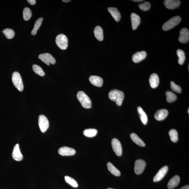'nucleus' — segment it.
Here are the masks:
<instances>
[{
    "label": "nucleus",
    "mask_w": 189,
    "mask_h": 189,
    "mask_svg": "<svg viewBox=\"0 0 189 189\" xmlns=\"http://www.w3.org/2000/svg\"><path fill=\"white\" fill-rule=\"evenodd\" d=\"M109 97L111 100L115 102L118 106H121L124 99V95L121 91L114 89L109 92Z\"/></svg>",
    "instance_id": "obj_1"
},
{
    "label": "nucleus",
    "mask_w": 189,
    "mask_h": 189,
    "mask_svg": "<svg viewBox=\"0 0 189 189\" xmlns=\"http://www.w3.org/2000/svg\"><path fill=\"white\" fill-rule=\"evenodd\" d=\"M77 97L82 106L85 109L92 108V102L88 95L82 91H79L77 94Z\"/></svg>",
    "instance_id": "obj_2"
},
{
    "label": "nucleus",
    "mask_w": 189,
    "mask_h": 189,
    "mask_svg": "<svg viewBox=\"0 0 189 189\" xmlns=\"http://www.w3.org/2000/svg\"><path fill=\"white\" fill-rule=\"evenodd\" d=\"M181 19L179 16L172 17L163 24L162 26L163 30L167 31L173 28L180 22Z\"/></svg>",
    "instance_id": "obj_3"
},
{
    "label": "nucleus",
    "mask_w": 189,
    "mask_h": 189,
    "mask_svg": "<svg viewBox=\"0 0 189 189\" xmlns=\"http://www.w3.org/2000/svg\"><path fill=\"white\" fill-rule=\"evenodd\" d=\"M12 81L14 86L20 92L23 91V85L21 75L18 72H15L12 74Z\"/></svg>",
    "instance_id": "obj_4"
},
{
    "label": "nucleus",
    "mask_w": 189,
    "mask_h": 189,
    "mask_svg": "<svg viewBox=\"0 0 189 189\" xmlns=\"http://www.w3.org/2000/svg\"><path fill=\"white\" fill-rule=\"evenodd\" d=\"M55 43L62 50H65L68 46V39L63 34H60L56 38Z\"/></svg>",
    "instance_id": "obj_5"
},
{
    "label": "nucleus",
    "mask_w": 189,
    "mask_h": 189,
    "mask_svg": "<svg viewBox=\"0 0 189 189\" xmlns=\"http://www.w3.org/2000/svg\"><path fill=\"white\" fill-rule=\"evenodd\" d=\"M38 123L40 129L42 132L46 131L49 128V122L47 118L44 115L41 114L39 116Z\"/></svg>",
    "instance_id": "obj_6"
},
{
    "label": "nucleus",
    "mask_w": 189,
    "mask_h": 189,
    "mask_svg": "<svg viewBox=\"0 0 189 189\" xmlns=\"http://www.w3.org/2000/svg\"><path fill=\"white\" fill-rule=\"evenodd\" d=\"M39 58L42 61L47 65H50V63L52 65L55 64L56 60L51 54L48 53H45L40 54Z\"/></svg>",
    "instance_id": "obj_7"
},
{
    "label": "nucleus",
    "mask_w": 189,
    "mask_h": 189,
    "mask_svg": "<svg viewBox=\"0 0 189 189\" xmlns=\"http://www.w3.org/2000/svg\"><path fill=\"white\" fill-rule=\"evenodd\" d=\"M112 145L114 151L118 156H121L122 154V148L120 142L114 138L112 139Z\"/></svg>",
    "instance_id": "obj_8"
},
{
    "label": "nucleus",
    "mask_w": 189,
    "mask_h": 189,
    "mask_svg": "<svg viewBox=\"0 0 189 189\" xmlns=\"http://www.w3.org/2000/svg\"><path fill=\"white\" fill-rule=\"evenodd\" d=\"M146 166V163L142 159L137 160L134 164V172L138 175L141 174L144 171Z\"/></svg>",
    "instance_id": "obj_9"
},
{
    "label": "nucleus",
    "mask_w": 189,
    "mask_h": 189,
    "mask_svg": "<svg viewBox=\"0 0 189 189\" xmlns=\"http://www.w3.org/2000/svg\"><path fill=\"white\" fill-rule=\"evenodd\" d=\"M189 41V31L188 29L184 28L181 29L180 32L179 41L180 43H186Z\"/></svg>",
    "instance_id": "obj_10"
},
{
    "label": "nucleus",
    "mask_w": 189,
    "mask_h": 189,
    "mask_svg": "<svg viewBox=\"0 0 189 189\" xmlns=\"http://www.w3.org/2000/svg\"><path fill=\"white\" fill-rule=\"evenodd\" d=\"M59 153L63 156H70L76 153V151L74 148L67 146L61 147L58 151Z\"/></svg>",
    "instance_id": "obj_11"
},
{
    "label": "nucleus",
    "mask_w": 189,
    "mask_h": 189,
    "mask_svg": "<svg viewBox=\"0 0 189 189\" xmlns=\"http://www.w3.org/2000/svg\"><path fill=\"white\" fill-rule=\"evenodd\" d=\"M168 167L165 166L162 168L154 177L153 180L155 182L161 181L166 175L168 171Z\"/></svg>",
    "instance_id": "obj_12"
},
{
    "label": "nucleus",
    "mask_w": 189,
    "mask_h": 189,
    "mask_svg": "<svg viewBox=\"0 0 189 189\" xmlns=\"http://www.w3.org/2000/svg\"><path fill=\"white\" fill-rule=\"evenodd\" d=\"M179 0H165L164 4L166 8L168 9L173 10L179 7L180 4Z\"/></svg>",
    "instance_id": "obj_13"
},
{
    "label": "nucleus",
    "mask_w": 189,
    "mask_h": 189,
    "mask_svg": "<svg viewBox=\"0 0 189 189\" xmlns=\"http://www.w3.org/2000/svg\"><path fill=\"white\" fill-rule=\"evenodd\" d=\"M146 53L145 51L138 52H136L132 56V60L135 63H139V62L144 59L146 57Z\"/></svg>",
    "instance_id": "obj_14"
},
{
    "label": "nucleus",
    "mask_w": 189,
    "mask_h": 189,
    "mask_svg": "<svg viewBox=\"0 0 189 189\" xmlns=\"http://www.w3.org/2000/svg\"><path fill=\"white\" fill-rule=\"evenodd\" d=\"M131 19L132 30H135L140 23L141 18L137 14L132 13L131 15Z\"/></svg>",
    "instance_id": "obj_15"
},
{
    "label": "nucleus",
    "mask_w": 189,
    "mask_h": 189,
    "mask_svg": "<svg viewBox=\"0 0 189 189\" xmlns=\"http://www.w3.org/2000/svg\"><path fill=\"white\" fill-rule=\"evenodd\" d=\"M12 157L15 160L21 161L22 160L23 156L19 149V145L17 144L14 146L12 154Z\"/></svg>",
    "instance_id": "obj_16"
},
{
    "label": "nucleus",
    "mask_w": 189,
    "mask_h": 189,
    "mask_svg": "<svg viewBox=\"0 0 189 189\" xmlns=\"http://www.w3.org/2000/svg\"><path fill=\"white\" fill-rule=\"evenodd\" d=\"M168 112L166 109H161L156 112L154 115V117L158 121L163 120L168 116Z\"/></svg>",
    "instance_id": "obj_17"
},
{
    "label": "nucleus",
    "mask_w": 189,
    "mask_h": 189,
    "mask_svg": "<svg viewBox=\"0 0 189 189\" xmlns=\"http://www.w3.org/2000/svg\"><path fill=\"white\" fill-rule=\"evenodd\" d=\"M90 80L91 84L97 87H101L103 84V79L99 76L92 75L89 78Z\"/></svg>",
    "instance_id": "obj_18"
},
{
    "label": "nucleus",
    "mask_w": 189,
    "mask_h": 189,
    "mask_svg": "<svg viewBox=\"0 0 189 189\" xmlns=\"http://www.w3.org/2000/svg\"><path fill=\"white\" fill-rule=\"evenodd\" d=\"M149 82L152 88H157L159 83V79L157 74L156 73L152 74L150 77Z\"/></svg>",
    "instance_id": "obj_19"
},
{
    "label": "nucleus",
    "mask_w": 189,
    "mask_h": 189,
    "mask_svg": "<svg viewBox=\"0 0 189 189\" xmlns=\"http://www.w3.org/2000/svg\"><path fill=\"white\" fill-rule=\"evenodd\" d=\"M180 181V178L178 175L173 177L169 181L168 185L169 189H173L175 188L179 185Z\"/></svg>",
    "instance_id": "obj_20"
},
{
    "label": "nucleus",
    "mask_w": 189,
    "mask_h": 189,
    "mask_svg": "<svg viewBox=\"0 0 189 189\" xmlns=\"http://www.w3.org/2000/svg\"><path fill=\"white\" fill-rule=\"evenodd\" d=\"M108 10L116 21H119L121 19V14L117 8H109Z\"/></svg>",
    "instance_id": "obj_21"
},
{
    "label": "nucleus",
    "mask_w": 189,
    "mask_h": 189,
    "mask_svg": "<svg viewBox=\"0 0 189 189\" xmlns=\"http://www.w3.org/2000/svg\"><path fill=\"white\" fill-rule=\"evenodd\" d=\"M94 34L96 39L98 41H103V30L100 26H97L95 27L94 30Z\"/></svg>",
    "instance_id": "obj_22"
},
{
    "label": "nucleus",
    "mask_w": 189,
    "mask_h": 189,
    "mask_svg": "<svg viewBox=\"0 0 189 189\" xmlns=\"http://www.w3.org/2000/svg\"><path fill=\"white\" fill-rule=\"evenodd\" d=\"M130 137L133 141L136 144L141 147L145 146V144L144 142L138 136L137 134L133 133L131 134Z\"/></svg>",
    "instance_id": "obj_23"
},
{
    "label": "nucleus",
    "mask_w": 189,
    "mask_h": 189,
    "mask_svg": "<svg viewBox=\"0 0 189 189\" xmlns=\"http://www.w3.org/2000/svg\"><path fill=\"white\" fill-rule=\"evenodd\" d=\"M138 111L140 116L142 122L144 124L146 125L148 123V118L146 113L140 107H138Z\"/></svg>",
    "instance_id": "obj_24"
},
{
    "label": "nucleus",
    "mask_w": 189,
    "mask_h": 189,
    "mask_svg": "<svg viewBox=\"0 0 189 189\" xmlns=\"http://www.w3.org/2000/svg\"><path fill=\"white\" fill-rule=\"evenodd\" d=\"M107 167L109 171L114 175L118 177L121 175L120 172L111 163L108 162L107 163Z\"/></svg>",
    "instance_id": "obj_25"
},
{
    "label": "nucleus",
    "mask_w": 189,
    "mask_h": 189,
    "mask_svg": "<svg viewBox=\"0 0 189 189\" xmlns=\"http://www.w3.org/2000/svg\"><path fill=\"white\" fill-rule=\"evenodd\" d=\"M97 131L94 129H88L85 130L83 132L84 135L88 137H92L97 134Z\"/></svg>",
    "instance_id": "obj_26"
},
{
    "label": "nucleus",
    "mask_w": 189,
    "mask_h": 189,
    "mask_svg": "<svg viewBox=\"0 0 189 189\" xmlns=\"http://www.w3.org/2000/svg\"><path fill=\"white\" fill-rule=\"evenodd\" d=\"M166 101L168 103H172L177 99V96L175 94L170 91H167L166 92Z\"/></svg>",
    "instance_id": "obj_27"
},
{
    "label": "nucleus",
    "mask_w": 189,
    "mask_h": 189,
    "mask_svg": "<svg viewBox=\"0 0 189 189\" xmlns=\"http://www.w3.org/2000/svg\"><path fill=\"white\" fill-rule=\"evenodd\" d=\"M43 20L42 18H40L36 21L33 30H32L31 32V34L32 35H35L37 34V31L39 30L40 27L41 26Z\"/></svg>",
    "instance_id": "obj_28"
},
{
    "label": "nucleus",
    "mask_w": 189,
    "mask_h": 189,
    "mask_svg": "<svg viewBox=\"0 0 189 189\" xmlns=\"http://www.w3.org/2000/svg\"><path fill=\"white\" fill-rule=\"evenodd\" d=\"M177 52V55L179 58L178 62L179 64L182 65L184 63L185 59H186L185 52L180 49H178Z\"/></svg>",
    "instance_id": "obj_29"
},
{
    "label": "nucleus",
    "mask_w": 189,
    "mask_h": 189,
    "mask_svg": "<svg viewBox=\"0 0 189 189\" xmlns=\"http://www.w3.org/2000/svg\"><path fill=\"white\" fill-rule=\"evenodd\" d=\"M3 33L8 39H12L15 36V32L14 31L10 28H6L3 31Z\"/></svg>",
    "instance_id": "obj_30"
},
{
    "label": "nucleus",
    "mask_w": 189,
    "mask_h": 189,
    "mask_svg": "<svg viewBox=\"0 0 189 189\" xmlns=\"http://www.w3.org/2000/svg\"><path fill=\"white\" fill-rule=\"evenodd\" d=\"M169 134L171 140L174 143L177 142L178 140V133L177 130L174 129H172L170 131Z\"/></svg>",
    "instance_id": "obj_31"
},
{
    "label": "nucleus",
    "mask_w": 189,
    "mask_h": 189,
    "mask_svg": "<svg viewBox=\"0 0 189 189\" xmlns=\"http://www.w3.org/2000/svg\"><path fill=\"white\" fill-rule=\"evenodd\" d=\"M32 16V12L30 9L27 7L25 8L23 12V19L25 21H28L30 19Z\"/></svg>",
    "instance_id": "obj_32"
},
{
    "label": "nucleus",
    "mask_w": 189,
    "mask_h": 189,
    "mask_svg": "<svg viewBox=\"0 0 189 189\" xmlns=\"http://www.w3.org/2000/svg\"><path fill=\"white\" fill-rule=\"evenodd\" d=\"M65 179L67 183L74 188H77L78 187L77 181L72 178L68 176H66L65 177Z\"/></svg>",
    "instance_id": "obj_33"
},
{
    "label": "nucleus",
    "mask_w": 189,
    "mask_h": 189,
    "mask_svg": "<svg viewBox=\"0 0 189 189\" xmlns=\"http://www.w3.org/2000/svg\"><path fill=\"white\" fill-rule=\"evenodd\" d=\"M33 70L34 72L38 75L41 76H44L45 73L42 68L38 65H33L32 66Z\"/></svg>",
    "instance_id": "obj_34"
},
{
    "label": "nucleus",
    "mask_w": 189,
    "mask_h": 189,
    "mask_svg": "<svg viewBox=\"0 0 189 189\" xmlns=\"http://www.w3.org/2000/svg\"><path fill=\"white\" fill-rule=\"evenodd\" d=\"M171 88L173 91L177 93H181L182 90L179 85H176L173 81L171 82Z\"/></svg>",
    "instance_id": "obj_35"
},
{
    "label": "nucleus",
    "mask_w": 189,
    "mask_h": 189,
    "mask_svg": "<svg viewBox=\"0 0 189 189\" xmlns=\"http://www.w3.org/2000/svg\"><path fill=\"white\" fill-rule=\"evenodd\" d=\"M139 6L141 11H146L149 10L151 8V4L148 2L146 1L139 4Z\"/></svg>",
    "instance_id": "obj_36"
},
{
    "label": "nucleus",
    "mask_w": 189,
    "mask_h": 189,
    "mask_svg": "<svg viewBox=\"0 0 189 189\" xmlns=\"http://www.w3.org/2000/svg\"><path fill=\"white\" fill-rule=\"evenodd\" d=\"M27 1L31 5H34L36 4V0H28Z\"/></svg>",
    "instance_id": "obj_37"
},
{
    "label": "nucleus",
    "mask_w": 189,
    "mask_h": 189,
    "mask_svg": "<svg viewBox=\"0 0 189 189\" xmlns=\"http://www.w3.org/2000/svg\"><path fill=\"white\" fill-rule=\"evenodd\" d=\"M180 189H189V185H187L184 186Z\"/></svg>",
    "instance_id": "obj_38"
},
{
    "label": "nucleus",
    "mask_w": 189,
    "mask_h": 189,
    "mask_svg": "<svg viewBox=\"0 0 189 189\" xmlns=\"http://www.w3.org/2000/svg\"><path fill=\"white\" fill-rule=\"evenodd\" d=\"M132 1L134 2H141L144 1H143V0H134V1Z\"/></svg>",
    "instance_id": "obj_39"
},
{
    "label": "nucleus",
    "mask_w": 189,
    "mask_h": 189,
    "mask_svg": "<svg viewBox=\"0 0 189 189\" xmlns=\"http://www.w3.org/2000/svg\"><path fill=\"white\" fill-rule=\"evenodd\" d=\"M63 1L65 3H68L71 1L70 0H63Z\"/></svg>",
    "instance_id": "obj_40"
},
{
    "label": "nucleus",
    "mask_w": 189,
    "mask_h": 189,
    "mask_svg": "<svg viewBox=\"0 0 189 189\" xmlns=\"http://www.w3.org/2000/svg\"><path fill=\"white\" fill-rule=\"evenodd\" d=\"M114 189L112 188H108V189Z\"/></svg>",
    "instance_id": "obj_41"
},
{
    "label": "nucleus",
    "mask_w": 189,
    "mask_h": 189,
    "mask_svg": "<svg viewBox=\"0 0 189 189\" xmlns=\"http://www.w3.org/2000/svg\"><path fill=\"white\" fill-rule=\"evenodd\" d=\"M189 109L188 108V114L189 113Z\"/></svg>",
    "instance_id": "obj_42"
}]
</instances>
